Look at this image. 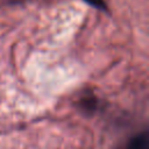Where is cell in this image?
Masks as SVG:
<instances>
[{
	"label": "cell",
	"instance_id": "6da1fadb",
	"mask_svg": "<svg viewBox=\"0 0 149 149\" xmlns=\"http://www.w3.org/2000/svg\"><path fill=\"white\" fill-rule=\"evenodd\" d=\"M128 149H149V137L148 133H141L136 135L132 141L129 142Z\"/></svg>",
	"mask_w": 149,
	"mask_h": 149
},
{
	"label": "cell",
	"instance_id": "7a4b0ae2",
	"mask_svg": "<svg viewBox=\"0 0 149 149\" xmlns=\"http://www.w3.org/2000/svg\"><path fill=\"white\" fill-rule=\"evenodd\" d=\"M84 1H86L88 5H91V6H93L98 9H104V10L107 9L105 0H84Z\"/></svg>",
	"mask_w": 149,
	"mask_h": 149
},
{
	"label": "cell",
	"instance_id": "3957f363",
	"mask_svg": "<svg viewBox=\"0 0 149 149\" xmlns=\"http://www.w3.org/2000/svg\"><path fill=\"white\" fill-rule=\"evenodd\" d=\"M81 105L84 107V109H88V111H93L94 109V105H95V99L94 98H90V99H83L81 100Z\"/></svg>",
	"mask_w": 149,
	"mask_h": 149
}]
</instances>
